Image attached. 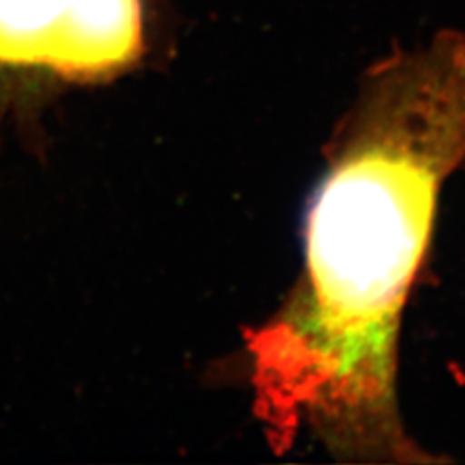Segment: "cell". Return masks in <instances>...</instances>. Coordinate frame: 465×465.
I'll use <instances>...</instances> for the list:
<instances>
[{"label": "cell", "instance_id": "6da1fadb", "mask_svg": "<svg viewBox=\"0 0 465 465\" xmlns=\"http://www.w3.org/2000/svg\"><path fill=\"white\" fill-rule=\"evenodd\" d=\"M465 162V32L376 61L328 145L291 293L246 331L254 410L287 452L432 461L403 427L398 345L444 183Z\"/></svg>", "mask_w": 465, "mask_h": 465}, {"label": "cell", "instance_id": "7a4b0ae2", "mask_svg": "<svg viewBox=\"0 0 465 465\" xmlns=\"http://www.w3.org/2000/svg\"><path fill=\"white\" fill-rule=\"evenodd\" d=\"M148 0H0V66L95 80L143 53Z\"/></svg>", "mask_w": 465, "mask_h": 465}]
</instances>
